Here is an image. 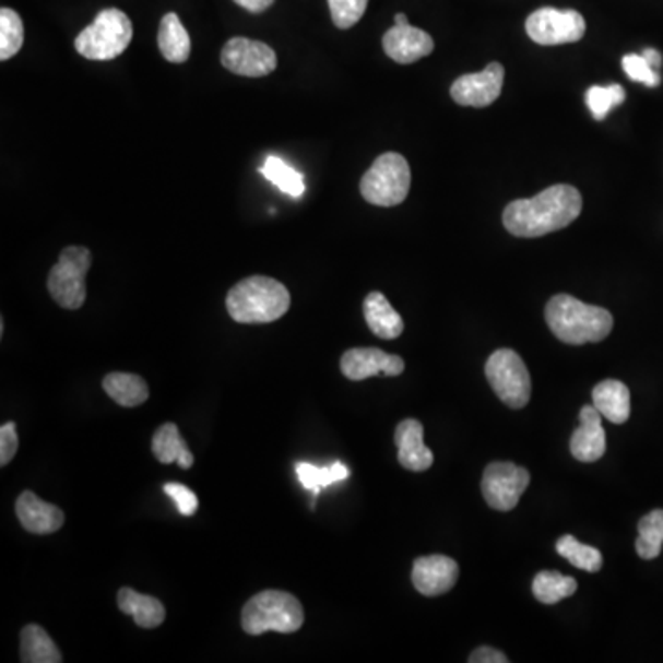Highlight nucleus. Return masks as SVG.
<instances>
[{
	"mask_svg": "<svg viewBox=\"0 0 663 663\" xmlns=\"http://www.w3.org/2000/svg\"><path fill=\"white\" fill-rule=\"evenodd\" d=\"M582 196L571 185H553L531 200H517L505 206L504 225L518 238H538L566 229L581 216Z\"/></svg>",
	"mask_w": 663,
	"mask_h": 663,
	"instance_id": "nucleus-1",
	"label": "nucleus"
},
{
	"mask_svg": "<svg viewBox=\"0 0 663 663\" xmlns=\"http://www.w3.org/2000/svg\"><path fill=\"white\" fill-rule=\"evenodd\" d=\"M547 327L568 345L605 340L614 329L612 313L601 306L587 305L571 295H555L546 306Z\"/></svg>",
	"mask_w": 663,
	"mask_h": 663,
	"instance_id": "nucleus-2",
	"label": "nucleus"
},
{
	"mask_svg": "<svg viewBox=\"0 0 663 663\" xmlns=\"http://www.w3.org/2000/svg\"><path fill=\"white\" fill-rule=\"evenodd\" d=\"M292 297L282 282L254 275L238 282L227 294V311L236 323H273L288 313Z\"/></svg>",
	"mask_w": 663,
	"mask_h": 663,
	"instance_id": "nucleus-3",
	"label": "nucleus"
},
{
	"mask_svg": "<svg viewBox=\"0 0 663 663\" xmlns=\"http://www.w3.org/2000/svg\"><path fill=\"white\" fill-rule=\"evenodd\" d=\"M305 623L299 599L281 590H265L247 601L241 611V627L247 635L260 636L273 630L281 635L297 632Z\"/></svg>",
	"mask_w": 663,
	"mask_h": 663,
	"instance_id": "nucleus-4",
	"label": "nucleus"
},
{
	"mask_svg": "<svg viewBox=\"0 0 663 663\" xmlns=\"http://www.w3.org/2000/svg\"><path fill=\"white\" fill-rule=\"evenodd\" d=\"M133 39L131 19L117 8L102 10L93 24L78 34L74 47L91 61H111L122 56Z\"/></svg>",
	"mask_w": 663,
	"mask_h": 663,
	"instance_id": "nucleus-5",
	"label": "nucleus"
},
{
	"mask_svg": "<svg viewBox=\"0 0 663 663\" xmlns=\"http://www.w3.org/2000/svg\"><path fill=\"white\" fill-rule=\"evenodd\" d=\"M412 188V170L405 157L389 152L372 163L359 181L364 200L376 206H396L405 201Z\"/></svg>",
	"mask_w": 663,
	"mask_h": 663,
	"instance_id": "nucleus-6",
	"label": "nucleus"
},
{
	"mask_svg": "<svg viewBox=\"0 0 663 663\" xmlns=\"http://www.w3.org/2000/svg\"><path fill=\"white\" fill-rule=\"evenodd\" d=\"M93 254L87 247H66L59 254L58 264L48 273V294L66 310L82 308L87 299L85 276L91 270Z\"/></svg>",
	"mask_w": 663,
	"mask_h": 663,
	"instance_id": "nucleus-7",
	"label": "nucleus"
},
{
	"mask_svg": "<svg viewBox=\"0 0 663 663\" xmlns=\"http://www.w3.org/2000/svg\"><path fill=\"white\" fill-rule=\"evenodd\" d=\"M488 383L498 399L512 410H522L531 400V376L520 354L499 348L485 365Z\"/></svg>",
	"mask_w": 663,
	"mask_h": 663,
	"instance_id": "nucleus-8",
	"label": "nucleus"
},
{
	"mask_svg": "<svg viewBox=\"0 0 663 663\" xmlns=\"http://www.w3.org/2000/svg\"><path fill=\"white\" fill-rule=\"evenodd\" d=\"M525 32L542 47H557L581 42L587 34V21L576 10L541 8L529 15Z\"/></svg>",
	"mask_w": 663,
	"mask_h": 663,
	"instance_id": "nucleus-9",
	"label": "nucleus"
},
{
	"mask_svg": "<svg viewBox=\"0 0 663 663\" xmlns=\"http://www.w3.org/2000/svg\"><path fill=\"white\" fill-rule=\"evenodd\" d=\"M531 476L514 463L488 464L482 480L483 498L496 511H512L529 487Z\"/></svg>",
	"mask_w": 663,
	"mask_h": 663,
	"instance_id": "nucleus-10",
	"label": "nucleus"
},
{
	"mask_svg": "<svg viewBox=\"0 0 663 663\" xmlns=\"http://www.w3.org/2000/svg\"><path fill=\"white\" fill-rule=\"evenodd\" d=\"M222 66L244 78H264L276 69V54L270 45L247 37H233L222 50Z\"/></svg>",
	"mask_w": 663,
	"mask_h": 663,
	"instance_id": "nucleus-11",
	"label": "nucleus"
},
{
	"mask_svg": "<svg viewBox=\"0 0 663 663\" xmlns=\"http://www.w3.org/2000/svg\"><path fill=\"white\" fill-rule=\"evenodd\" d=\"M504 66L493 61L488 63L485 71L458 78L450 88V94L459 106L488 107L498 100L504 88Z\"/></svg>",
	"mask_w": 663,
	"mask_h": 663,
	"instance_id": "nucleus-12",
	"label": "nucleus"
},
{
	"mask_svg": "<svg viewBox=\"0 0 663 663\" xmlns=\"http://www.w3.org/2000/svg\"><path fill=\"white\" fill-rule=\"evenodd\" d=\"M404 359L394 354L383 353L380 348H351L341 356V372L354 382L367 380L370 376H399L404 372Z\"/></svg>",
	"mask_w": 663,
	"mask_h": 663,
	"instance_id": "nucleus-13",
	"label": "nucleus"
},
{
	"mask_svg": "<svg viewBox=\"0 0 663 663\" xmlns=\"http://www.w3.org/2000/svg\"><path fill=\"white\" fill-rule=\"evenodd\" d=\"M458 579L459 564L445 555H429L413 563V587L426 597H437L450 592Z\"/></svg>",
	"mask_w": 663,
	"mask_h": 663,
	"instance_id": "nucleus-14",
	"label": "nucleus"
},
{
	"mask_svg": "<svg viewBox=\"0 0 663 663\" xmlns=\"http://www.w3.org/2000/svg\"><path fill=\"white\" fill-rule=\"evenodd\" d=\"M383 50L394 63L412 66L434 52L435 43L428 32L412 24H394L383 36Z\"/></svg>",
	"mask_w": 663,
	"mask_h": 663,
	"instance_id": "nucleus-15",
	"label": "nucleus"
},
{
	"mask_svg": "<svg viewBox=\"0 0 663 663\" xmlns=\"http://www.w3.org/2000/svg\"><path fill=\"white\" fill-rule=\"evenodd\" d=\"M601 413L595 405H584L579 413V428L570 440L571 455L581 463H595L606 452V434L601 423Z\"/></svg>",
	"mask_w": 663,
	"mask_h": 663,
	"instance_id": "nucleus-16",
	"label": "nucleus"
},
{
	"mask_svg": "<svg viewBox=\"0 0 663 663\" xmlns=\"http://www.w3.org/2000/svg\"><path fill=\"white\" fill-rule=\"evenodd\" d=\"M19 522L28 533L52 534L63 528L66 514L56 507V505L43 501L37 494L32 490H24L15 504Z\"/></svg>",
	"mask_w": 663,
	"mask_h": 663,
	"instance_id": "nucleus-17",
	"label": "nucleus"
},
{
	"mask_svg": "<svg viewBox=\"0 0 663 663\" xmlns=\"http://www.w3.org/2000/svg\"><path fill=\"white\" fill-rule=\"evenodd\" d=\"M394 445L399 448V463L412 472H426L434 464V453L424 445V426L415 418H405L396 426Z\"/></svg>",
	"mask_w": 663,
	"mask_h": 663,
	"instance_id": "nucleus-18",
	"label": "nucleus"
},
{
	"mask_svg": "<svg viewBox=\"0 0 663 663\" xmlns=\"http://www.w3.org/2000/svg\"><path fill=\"white\" fill-rule=\"evenodd\" d=\"M364 316L372 334L380 340H396L404 332V321L386 295L372 292L364 300Z\"/></svg>",
	"mask_w": 663,
	"mask_h": 663,
	"instance_id": "nucleus-19",
	"label": "nucleus"
},
{
	"mask_svg": "<svg viewBox=\"0 0 663 663\" xmlns=\"http://www.w3.org/2000/svg\"><path fill=\"white\" fill-rule=\"evenodd\" d=\"M118 608L135 619L141 628H157L166 617L165 605L159 599L144 595L133 588H122L117 595Z\"/></svg>",
	"mask_w": 663,
	"mask_h": 663,
	"instance_id": "nucleus-20",
	"label": "nucleus"
},
{
	"mask_svg": "<svg viewBox=\"0 0 663 663\" xmlns=\"http://www.w3.org/2000/svg\"><path fill=\"white\" fill-rule=\"evenodd\" d=\"M593 405L614 424L627 423L630 417V391L619 380H605L593 388Z\"/></svg>",
	"mask_w": 663,
	"mask_h": 663,
	"instance_id": "nucleus-21",
	"label": "nucleus"
},
{
	"mask_svg": "<svg viewBox=\"0 0 663 663\" xmlns=\"http://www.w3.org/2000/svg\"><path fill=\"white\" fill-rule=\"evenodd\" d=\"M152 452L157 461L163 464L179 463L182 470L192 469L194 455L188 450V445L182 440L179 428L174 423L161 426L152 440Z\"/></svg>",
	"mask_w": 663,
	"mask_h": 663,
	"instance_id": "nucleus-22",
	"label": "nucleus"
},
{
	"mask_svg": "<svg viewBox=\"0 0 663 663\" xmlns=\"http://www.w3.org/2000/svg\"><path fill=\"white\" fill-rule=\"evenodd\" d=\"M102 388L109 399L122 407H137L150 399V388L144 378L130 372H111L104 378Z\"/></svg>",
	"mask_w": 663,
	"mask_h": 663,
	"instance_id": "nucleus-23",
	"label": "nucleus"
},
{
	"mask_svg": "<svg viewBox=\"0 0 663 663\" xmlns=\"http://www.w3.org/2000/svg\"><path fill=\"white\" fill-rule=\"evenodd\" d=\"M159 50L170 63H185L190 58V36L177 13H166L159 24Z\"/></svg>",
	"mask_w": 663,
	"mask_h": 663,
	"instance_id": "nucleus-24",
	"label": "nucleus"
},
{
	"mask_svg": "<svg viewBox=\"0 0 663 663\" xmlns=\"http://www.w3.org/2000/svg\"><path fill=\"white\" fill-rule=\"evenodd\" d=\"M21 662L59 663L63 662V656L47 630L32 623L21 630Z\"/></svg>",
	"mask_w": 663,
	"mask_h": 663,
	"instance_id": "nucleus-25",
	"label": "nucleus"
},
{
	"mask_svg": "<svg viewBox=\"0 0 663 663\" xmlns=\"http://www.w3.org/2000/svg\"><path fill=\"white\" fill-rule=\"evenodd\" d=\"M260 174L271 185H275L279 190H282L284 194L292 196V198H300V196L305 194V176L300 171L295 170L294 166L284 163L281 157L270 155L265 159L264 166L260 168Z\"/></svg>",
	"mask_w": 663,
	"mask_h": 663,
	"instance_id": "nucleus-26",
	"label": "nucleus"
},
{
	"mask_svg": "<svg viewBox=\"0 0 663 663\" xmlns=\"http://www.w3.org/2000/svg\"><path fill=\"white\" fill-rule=\"evenodd\" d=\"M577 592V581L558 571H541L534 577L533 595L544 605H555Z\"/></svg>",
	"mask_w": 663,
	"mask_h": 663,
	"instance_id": "nucleus-27",
	"label": "nucleus"
},
{
	"mask_svg": "<svg viewBox=\"0 0 663 663\" xmlns=\"http://www.w3.org/2000/svg\"><path fill=\"white\" fill-rule=\"evenodd\" d=\"M636 552L643 560H652L662 553L663 546V509H654L638 523Z\"/></svg>",
	"mask_w": 663,
	"mask_h": 663,
	"instance_id": "nucleus-28",
	"label": "nucleus"
},
{
	"mask_svg": "<svg viewBox=\"0 0 663 663\" xmlns=\"http://www.w3.org/2000/svg\"><path fill=\"white\" fill-rule=\"evenodd\" d=\"M557 553L566 558L568 563L573 564L579 570L597 573L603 568V555L595 547L587 546L573 538L571 534H564L557 542Z\"/></svg>",
	"mask_w": 663,
	"mask_h": 663,
	"instance_id": "nucleus-29",
	"label": "nucleus"
},
{
	"mask_svg": "<svg viewBox=\"0 0 663 663\" xmlns=\"http://www.w3.org/2000/svg\"><path fill=\"white\" fill-rule=\"evenodd\" d=\"M295 470H297V476H299L303 487L313 493V496H318L321 488L329 487L332 483L343 482L351 476V470L346 469L343 463L330 464L323 469L310 463H297Z\"/></svg>",
	"mask_w": 663,
	"mask_h": 663,
	"instance_id": "nucleus-30",
	"label": "nucleus"
},
{
	"mask_svg": "<svg viewBox=\"0 0 663 663\" xmlns=\"http://www.w3.org/2000/svg\"><path fill=\"white\" fill-rule=\"evenodd\" d=\"M23 19L12 8L0 10V61H8L23 48Z\"/></svg>",
	"mask_w": 663,
	"mask_h": 663,
	"instance_id": "nucleus-31",
	"label": "nucleus"
},
{
	"mask_svg": "<svg viewBox=\"0 0 663 663\" xmlns=\"http://www.w3.org/2000/svg\"><path fill=\"white\" fill-rule=\"evenodd\" d=\"M625 102V88L621 85H608V87H599V85H593V87L588 88L587 91V104L588 109L592 113V117L601 122V120H605L606 115L614 109V107L619 106Z\"/></svg>",
	"mask_w": 663,
	"mask_h": 663,
	"instance_id": "nucleus-32",
	"label": "nucleus"
},
{
	"mask_svg": "<svg viewBox=\"0 0 663 663\" xmlns=\"http://www.w3.org/2000/svg\"><path fill=\"white\" fill-rule=\"evenodd\" d=\"M369 0H329L330 15L341 29L353 28L364 17Z\"/></svg>",
	"mask_w": 663,
	"mask_h": 663,
	"instance_id": "nucleus-33",
	"label": "nucleus"
},
{
	"mask_svg": "<svg viewBox=\"0 0 663 663\" xmlns=\"http://www.w3.org/2000/svg\"><path fill=\"white\" fill-rule=\"evenodd\" d=\"M623 71L632 82L643 83L647 87L660 85V74L647 63L641 54H628L623 58Z\"/></svg>",
	"mask_w": 663,
	"mask_h": 663,
	"instance_id": "nucleus-34",
	"label": "nucleus"
},
{
	"mask_svg": "<svg viewBox=\"0 0 663 663\" xmlns=\"http://www.w3.org/2000/svg\"><path fill=\"white\" fill-rule=\"evenodd\" d=\"M165 493L176 501L177 509L181 512L182 517H192L200 507V501L196 498V494L185 485L179 483H166Z\"/></svg>",
	"mask_w": 663,
	"mask_h": 663,
	"instance_id": "nucleus-35",
	"label": "nucleus"
},
{
	"mask_svg": "<svg viewBox=\"0 0 663 663\" xmlns=\"http://www.w3.org/2000/svg\"><path fill=\"white\" fill-rule=\"evenodd\" d=\"M19 437L15 423L2 424L0 428V466H7L17 453Z\"/></svg>",
	"mask_w": 663,
	"mask_h": 663,
	"instance_id": "nucleus-36",
	"label": "nucleus"
},
{
	"mask_svg": "<svg viewBox=\"0 0 663 663\" xmlns=\"http://www.w3.org/2000/svg\"><path fill=\"white\" fill-rule=\"evenodd\" d=\"M470 663H507L509 658L504 652L496 651L493 647H480L469 658Z\"/></svg>",
	"mask_w": 663,
	"mask_h": 663,
	"instance_id": "nucleus-37",
	"label": "nucleus"
},
{
	"mask_svg": "<svg viewBox=\"0 0 663 663\" xmlns=\"http://www.w3.org/2000/svg\"><path fill=\"white\" fill-rule=\"evenodd\" d=\"M238 7L244 8L247 12L251 13H262L271 8V4L275 2V0H235Z\"/></svg>",
	"mask_w": 663,
	"mask_h": 663,
	"instance_id": "nucleus-38",
	"label": "nucleus"
},
{
	"mask_svg": "<svg viewBox=\"0 0 663 663\" xmlns=\"http://www.w3.org/2000/svg\"><path fill=\"white\" fill-rule=\"evenodd\" d=\"M641 56L646 58L647 63H649L654 71H656L658 67L662 66V54L654 50V48H646V50L641 52Z\"/></svg>",
	"mask_w": 663,
	"mask_h": 663,
	"instance_id": "nucleus-39",
	"label": "nucleus"
},
{
	"mask_svg": "<svg viewBox=\"0 0 663 663\" xmlns=\"http://www.w3.org/2000/svg\"><path fill=\"white\" fill-rule=\"evenodd\" d=\"M394 24H410V19L405 17L404 13H396Z\"/></svg>",
	"mask_w": 663,
	"mask_h": 663,
	"instance_id": "nucleus-40",
	"label": "nucleus"
}]
</instances>
